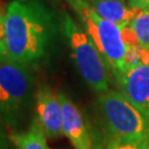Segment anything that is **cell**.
I'll return each instance as SVG.
<instances>
[{"instance_id": "obj_1", "label": "cell", "mask_w": 149, "mask_h": 149, "mask_svg": "<svg viewBox=\"0 0 149 149\" xmlns=\"http://www.w3.org/2000/svg\"><path fill=\"white\" fill-rule=\"evenodd\" d=\"M5 16L9 59L40 68L53 52L62 28L55 11L45 0H12Z\"/></svg>"}, {"instance_id": "obj_2", "label": "cell", "mask_w": 149, "mask_h": 149, "mask_svg": "<svg viewBox=\"0 0 149 149\" xmlns=\"http://www.w3.org/2000/svg\"><path fill=\"white\" fill-rule=\"evenodd\" d=\"M36 70L10 59L0 62V114L9 134L31 124L36 106Z\"/></svg>"}, {"instance_id": "obj_3", "label": "cell", "mask_w": 149, "mask_h": 149, "mask_svg": "<svg viewBox=\"0 0 149 149\" xmlns=\"http://www.w3.org/2000/svg\"><path fill=\"white\" fill-rule=\"evenodd\" d=\"M97 108L107 143H149V118L117 90L98 94Z\"/></svg>"}, {"instance_id": "obj_4", "label": "cell", "mask_w": 149, "mask_h": 149, "mask_svg": "<svg viewBox=\"0 0 149 149\" xmlns=\"http://www.w3.org/2000/svg\"><path fill=\"white\" fill-rule=\"evenodd\" d=\"M65 1L77 16L81 26L95 43L114 80L117 79L126 71V44L123 39L122 28L100 16L86 0Z\"/></svg>"}, {"instance_id": "obj_5", "label": "cell", "mask_w": 149, "mask_h": 149, "mask_svg": "<svg viewBox=\"0 0 149 149\" xmlns=\"http://www.w3.org/2000/svg\"><path fill=\"white\" fill-rule=\"evenodd\" d=\"M62 28L71 55L82 79L97 94L109 90L111 71L90 36L66 12L62 18Z\"/></svg>"}, {"instance_id": "obj_6", "label": "cell", "mask_w": 149, "mask_h": 149, "mask_svg": "<svg viewBox=\"0 0 149 149\" xmlns=\"http://www.w3.org/2000/svg\"><path fill=\"white\" fill-rule=\"evenodd\" d=\"M34 113V118L39 122L48 138L55 139L63 136V111L59 93H55L47 84L37 86Z\"/></svg>"}, {"instance_id": "obj_7", "label": "cell", "mask_w": 149, "mask_h": 149, "mask_svg": "<svg viewBox=\"0 0 149 149\" xmlns=\"http://www.w3.org/2000/svg\"><path fill=\"white\" fill-rule=\"evenodd\" d=\"M114 81L123 95L149 118V64L128 68Z\"/></svg>"}, {"instance_id": "obj_8", "label": "cell", "mask_w": 149, "mask_h": 149, "mask_svg": "<svg viewBox=\"0 0 149 149\" xmlns=\"http://www.w3.org/2000/svg\"><path fill=\"white\" fill-rule=\"evenodd\" d=\"M63 111L62 130L74 149H95L93 135L80 108L63 92H59Z\"/></svg>"}, {"instance_id": "obj_9", "label": "cell", "mask_w": 149, "mask_h": 149, "mask_svg": "<svg viewBox=\"0 0 149 149\" xmlns=\"http://www.w3.org/2000/svg\"><path fill=\"white\" fill-rule=\"evenodd\" d=\"M94 10L118 27L129 26L139 9H134L127 0H86Z\"/></svg>"}, {"instance_id": "obj_10", "label": "cell", "mask_w": 149, "mask_h": 149, "mask_svg": "<svg viewBox=\"0 0 149 149\" xmlns=\"http://www.w3.org/2000/svg\"><path fill=\"white\" fill-rule=\"evenodd\" d=\"M47 138L42 127L34 117L27 129L9 134L11 144L15 145L17 149H50Z\"/></svg>"}, {"instance_id": "obj_11", "label": "cell", "mask_w": 149, "mask_h": 149, "mask_svg": "<svg viewBox=\"0 0 149 149\" xmlns=\"http://www.w3.org/2000/svg\"><path fill=\"white\" fill-rule=\"evenodd\" d=\"M136 40L140 47L149 51V9H139L130 23Z\"/></svg>"}, {"instance_id": "obj_12", "label": "cell", "mask_w": 149, "mask_h": 149, "mask_svg": "<svg viewBox=\"0 0 149 149\" xmlns=\"http://www.w3.org/2000/svg\"><path fill=\"white\" fill-rule=\"evenodd\" d=\"M126 70L132 66L140 65V64H149V51L139 44H130L126 45Z\"/></svg>"}, {"instance_id": "obj_13", "label": "cell", "mask_w": 149, "mask_h": 149, "mask_svg": "<svg viewBox=\"0 0 149 149\" xmlns=\"http://www.w3.org/2000/svg\"><path fill=\"white\" fill-rule=\"evenodd\" d=\"M9 59L6 47V16L0 12V62Z\"/></svg>"}, {"instance_id": "obj_14", "label": "cell", "mask_w": 149, "mask_h": 149, "mask_svg": "<svg viewBox=\"0 0 149 149\" xmlns=\"http://www.w3.org/2000/svg\"><path fill=\"white\" fill-rule=\"evenodd\" d=\"M105 149H149V143L133 144V143H117L112 141L105 145Z\"/></svg>"}, {"instance_id": "obj_15", "label": "cell", "mask_w": 149, "mask_h": 149, "mask_svg": "<svg viewBox=\"0 0 149 149\" xmlns=\"http://www.w3.org/2000/svg\"><path fill=\"white\" fill-rule=\"evenodd\" d=\"M11 141L9 139V133L2 122L0 114V149H10Z\"/></svg>"}, {"instance_id": "obj_16", "label": "cell", "mask_w": 149, "mask_h": 149, "mask_svg": "<svg viewBox=\"0 0 149 149\" xmlns=\"http://www.w3.org/2000/svg\"><path fill=\"white\" fill-rule=\"evenodd\" d=\"M128 5L134 9H145L149 7V0H127Z\"/></svg>"}, {"instance_id": "obj_17", "label": "cell", "mask_w": 149, "mask_h": 149, "mask_svg": "<svg viewBox=\"0 0 149 149\" xmlns=\"http://www.w3.org/2000/svg\"><path fill=\"white\" fill-rule=\"evenodd\" d=\"M148 9H149V7H148Z\"/></svg>"}]
</instances>
